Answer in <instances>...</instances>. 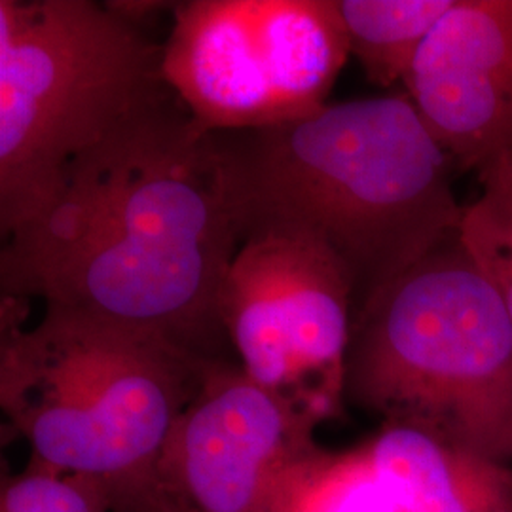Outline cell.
<instances>
[{
  "instance_id": "cell-6",
  "label": "cell",
  "mask_w": 512,
  "mask_h": 512,
  "mask_svg": "<svg viewBox=\"0 0 512 512\" xmlns=\"http://www.w3.org/2000/svg\"><path fill=\"white\" fill-rule=\"evenodd\" d=\"M349 55L338 0H186L162 76L207 131L272 128L325 109Z\"/></svg>"
},
{
  "instance_id": "cell-4",
  "label": "cell",
  "mask_w": 512,
  "mask_h": 512,
  "mask_svg": "<svg viewBox=\"0 0 512 512\" xmlns=\"http://www.w3.org/2000/svg\"><path fill=\"white\" fill-rule=\"evenodd\" d=\"M346 403L512 465V319L459 232L353 317Z\"/></svg>"
},
{
  "instance_id": "cell-2",
  "label": "cell",
  "mask_w": 512,
  "mask_h": 512,
  "mask_svg": "<svg viewBox=\"0 0 512 512\" xmlns=\"http://www.w3.org/2000/svg\"><path fill=\"white\" fill-rule=\"evenodd\" d=\"M215 135L239 243L266 232L321 243L348 274L353 317L459 232L452 160L406 93Z\"/></svg>"
},
{
  "instance_id": "cell-13",
  "label": "cell",
  "mask_w": 512,
  "mask_h": 512,
  "mask_svg": "<svg viewBox=\"0 0 512 512\" xmlns=\"http://www.w3.org/2000/svg\"><path fill=\"white\" fill-rule=\"evenodd\" d=\"M482 194L465 205L459 239L492 281L512 319V158L478 171Z\"/></svg>"
},
{
  "instance_id": "cell-14",
  "label": "cell",
  "mask_w": 512,
  "mask_h": 512,
  "mask_svg": "<svg viewBox=\"0 0 512 512\" xmlns=\"http://www.w3.org/2000/svg\"><path fill=\"white\" fill-rule=\"evenodd\" d=\"M109 511V501L97 488L35 465L8 478L0 495V512Z\"/></svg>"
},
{
  "instance_id": "cell-3",
  "label": "cell",
  "mask_w": 512,
  "mask_h": 512,
  "mask_svg": "<svg viewBox=\"0 0 512 512\" xmlns=\"http://www.w3.org/2000/svg\"><path fill=\"white\" fill-rule=\"evenodd\" d=\"M19 306L2 298L0 404L29 465L97 488L110 512H160L165 440L219 361L61 308L23 329Z\"/></svg>"
},
{
  "instance_id": "cell-9",
  "label": "cell",
  "mask_w": 512,
  "mask_h": 512,
  "mask_svg": "<svg viewBox=\"0 0 512 512\" xmlns=\"http://www.w3.org/2000/svg\"><path fill=\"white\" fill-rule=\"evenodd\" d=\"M403 84L452 164L512 158V0H456Z\"/></svg>"
},
{
  "instance_id": "cell-5",
  "label": "cell",
  "mask_w": 512,
  "mask_h": 512,
  "mask_svg": "<svg viewBox=\"0 0 512 512\" xmlns=\"http://www.w3.org/2000/svg\"><path fill=\"white\" fill-rule=\"evenodd\" d=\"M167 88L162 46L92 0H0V230Z\"/></svg>"
},
{
  "instance_id": "cell-7",
  "label": "cell",
  "mask_w": 512,
  "mask_h": 512,
  "mask_svg": "<svg viewBox=\"0 0 512 512\" xmlns=\"http://www.w3.org/2000/svg\"><path fill=\"white\" fill-rule=\"evenodd\" d=\"M219 321L256 384L321 423L342 416L353 287L327 247L277 232L243 239L220 287Z\"/></svg>"
},
{
  "instance_id": "cell-11",
  "label": "cell",
  "mask_w": 512,
  "mask_h": 512,
  "mask_svg": "<svg viewBox=\"0 0 512 512\" xmlns=\"http://www.w3.org/2000/svg\"><path fill=\"white\" fill-rule=\"evenodd\" d=\"M266 512H406L374 471L363 446L311 448L275 484Z\"/></svg>"
},
{
  "instance_id": "cell-8",
  "label": "cell",
  "mask_w": 512,
  "mask_h": 512,
  "mask_svg": "<svg viewBox=\"0 0 512 512\" xmlns=\"http://www.w3.org/2000/svg\"><path fill=\"white\" fill-rule=\"evenodd\" d=\"M321 421L256 384L238 361L207 370L156 465L160 512H266Z\"/></svg>"
},
{
  "instance_id": "cell-1",
  "label": "cell",
  "mask_w": 512,
  "mask_h": 512,
  "mask_svg": "<svg viewBox=\"0 0 512 512\" xmlns=\"http://www.w3.org/2000/svg\"><path fill=\"white\" fill-rule=\"evenodd\" d=\"M238 247L217 135L167 86L4 238L0 294L230 361L219 293Z\"/></svg>"
},
{
  "instance_id": "cell-12",
  "label": "cell",
  "mask_w": 512,
  "mask_h": 512,
  "mask_svg": "<svg viewBox=\"0 0 512 512\" xmlns=\"http://www.w3.org/2000/svg\"><path fill=\"white\" fill-rule=\"evenodd\" d=\"M456 0H338L355 55L368 82H403L421 44Z\"/></svg>"
},
{
  "instance_id": "cell-10",
  "label": "cell",
  "mask_w": 512,
  "mask_h": 512,
  "mask_svg": "<svg viewBox=\"0 0 512 512\" xmlns=\"http://www.w3.org/2000/svg\"><path fill=\"white\" fill-rule=\"evenodd\" d=\"M361 446L406 512H512L511 463L406 421H384Z\"/></svg>"
}]
</instances>
